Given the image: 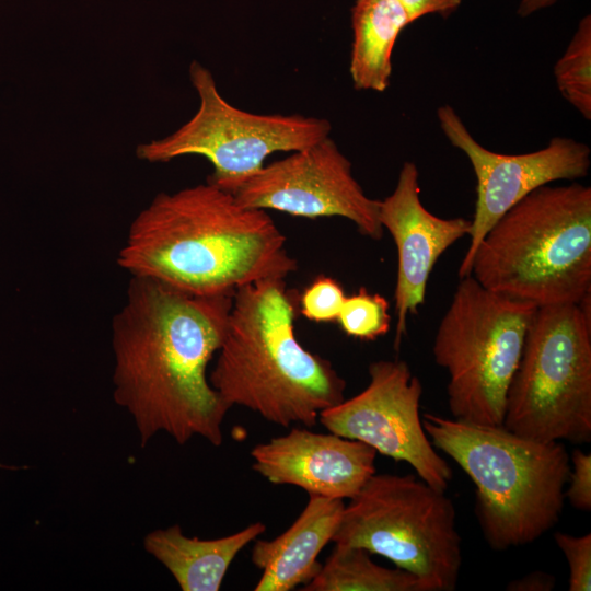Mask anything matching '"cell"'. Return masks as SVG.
<instances>
[{
	"instance_id": "cell-1",
	"label": "cell",
	"mask_w": 591,
	"mask_h": 591,
	"mask_svg": "<svg viewBox=\"0 0 591 591\" xmlns=\"http://www.w3.org/2000/svg\"><path fill=\"white\" fill-rule=\"evenodd\" d=\"M233 294L198 296L131 276L112 321L113 397L132 417L141 447L164 432L183 445L223 441L230 407L209 383Z\"/></svg>"
},
{
	"instance_id": "cell-2",
	"label": "cell",
	"mask_w": 591,
	"mask_h": 591,
	"mask_svg": "<svg viewBox=\"0 0 591 591\" xmlns=\"http://www.w3.org/2000/svg\"><path fill=\"white\" fill-rule=\"evenodd\" d=\"M116 262L131 276L198 296L233 294L298 269L266 210L208 182L158 194L130 223Z\"/></svg>"
},
{
	"instance_id": "cell-3",
	"label": "cell",
	"mask_w": 591,
	"mask_h": 591,
	"mask_svg": "<svg viewBox=\"0 0 591 591\" xmlns=\"http://www.w3.org/2000/svg\"><path fill=\"white\" fill-rule=\"evenodd\" d=\"M294 304L283 278L239 287L208 379L230 408L245 407L282 427H313L322 410L345 399L346 382L298 340Z\"/></svg>"
},
{
	"instance_id": "cell-4",
	"label": "cell",
	"mask_w": 591,
	"mask_h": 591,
	"mask_svg": "<svg viewBox=\"0 0 591 591\" xmlns=\"http://www.w3.org/2000/svg\"><path fill=\"white\" fill-rule=\"evenodd\" d=\"M433 447L450 456L476 488L475 513L495 551L528 545L559 521L570 455L560 441H537L503 426L425 413Z\"/></svg>"
},
{
	"instance_id": "cell-5",
	"label": "cell",
	"mask_w": 591,
	"mask_h": 591,
	"mask_svg": "<svg viewBox=\"0 0 591 591\" xmlns=\"http://www.w3.org/2000/svg\"><path fill=\"white\" fill-rule=\"evenodd\" d=\"M484 288L536 308L591 292V188L541 186L486 232L471 263Z\"/></svg>"
},
{
	"instance_id": "cell-6",
	"label": "cell",
	"mask_w": 591,
	"mask_h": 591,
	"mask_svg": "<svg viewBox=\"0 0 591 591\" xmlns=\"http://www.w3.org/2000/svg\"><path fill=\"white\" fill-rule=\"evenodd\" d=\"M590 296L536 309L506 397L502 426L537 441L591 440Z\"/></svg>"
},
{
	"instance_id": "cell-7",
	"label": "cell",
	"mask_w": 591,
	"mask_h": 591,
	"mask_svg": "<svg viewBox=\"0 0 591 591\" xmlns=\"http://www.w3.org/2000/svg\"><path fill=\"white\" fill-rule=\"evenodd\" d=\"M332 542L359 547L415 575L426 591H453L461 567L456 510L413 474H373L345 506Z\"/></svg>"
},
{
	"instance_id": "cell-8",
	"label": "cell",
	"mask_w": 591,
	"mask_h": 591,
	"mask_svg": "<svg viewBox=\"0 0 591 591\" xmlns=\"http://www.w3.org/2000/svg\"><path fill=\"white\" fill-rule=\"evenodd\" d=\"M536 306L460 279L437 328L433 358L449 375L453 418L502 426L506 397Z\"/></svg>"
},
{
	"instance_id": "cell-9",
	"label": "cell",
	"mask_w": 591,
	"mask_h": 591,
	"mask_svg": "<svg viewBox=\"0 0 591 591\" xmlns=\"http://www.w3.org/2000/svg\"><path fill=\"white\" fill-rule=\"evenodd\" d=\"M189 79L199 97L197 112L171 135L138 144V159L159 163L205 157L213 166L207 182L232 193L265 165L268 155L304 149L332 131L325 118L254 114L232 106L210 70L197 60L189 65Z\"/></svg>"
},
{
	"instance_id": "cell-10",
	"label": "cell",
	"mask_w": 591,
	"mask_h": 591,
	"mask_svg": "<svg viewBox=\"0 0 591 591\" xmlns=\"http://www.w3.org/2000/svg\"><path fill=\"white\" fill-rule=\"evenodd\" d=\"M368 371V386L322 410L320 422L332 433L360 441L376 453L409 464L420 479L445 491L453 472L424 429L419 412L420 380L403 360H378Z\"/></svg>"
},
{
	"instance_id": "cell-11",
	"label": "cell",
	"mask_w": 591,
	"mask_h": 591,
	"mask_svg": "<svg viewBox=\"0 0 591 591\" xmlns=\"http://www.w3.org/2000/svg\"><path fill=\"white\" fill-rule=\"evenodd\" d=\"M248 208L273 209L302 218L343 217L373 240L383 236L380 200L366 195L352 165L328 136L264 165L233 192Z\"/></svg>"
},
{
	"instance_id": "cell-12",
	"label": "cell",
	"mask_w": 591,
	"mask_h": 591,
	"mask_svg": "<svg viewBox=\"0 0 591 591\" xmlns=\"http://www.w3.org/2000/svg\"><path fill=\"white\" fill-rule=\"evenodd\" d=\"M437 118L445 138L467 157L476 176L471 240L457 271L461 279L471 275L473 255L493 224L532 190L555 181L587 176L591 149L584 142L557 136L540 150L502 154L482 146L451 105L439 106Z\"/></svg>"
},
{
	"instance_id": "cell-13",
	"label": "cell",
	"mask_w": 591,
	"mask_h": 591,
	"mask_svg": "<svg viewBox=\"0 0 591 591\" xmlns=\"http://www.w3.org/2000/svg\"><path fill=\"white\" fill-rule=\"evenodd\" d=\"M379 219L397 248L395 286V339L397 350L406 334L409 314L424 304L429 276L439 257L456 241L470 235L471 220L440 218L420 200L419 172L412 161L404 162L391 195L380 200Z\"/></svg>"
},
{
	"instance_id": "cell-14",
	"label": "cell",
	"mask_w": 591,
	"mask_h": 591,
	"mask_svg": "<svg viewBox=\"0 0 591 591\" xmlns=\"http://www.w3.org/2000/svg\"><path fill=\"white\" fill-rule=\"evenodd\" d=\"M252 468L275 485H293L310 496L351 499L376 473V451L335 433L294 428L256 444Z\"/></svg>"
},
{
	"instance_id": "cell-15",
	"label": "cell",
	"mask_w": 591,
	"mask_h": 591,
	"mask_svg": "<svg viewBox=\"0 0 591 591\" xmlns=\"http://www.w3.org/2000/svg\"><path fill=\"white\" fill-rule=\"evenodd\" d=\"M345 508L343 499L310 496L290 528L273 540H257L252 563L262 570L255 591H290L321 570L317 556L332 542Z\"/></svg>"
},
{
	"instance_id": "cell-16",
	"label": "cell",
	"mask_w": 591,
	"mask_h": 591,
	"mask_svg": "<svg viewBox=\"0 0 591 591\" xmlns=\"http://www.w3.org/2000/svg\"><path fill=\"white\" fill-rule=\"evenodd\" d=\"M265 530L264 523L255 522L228 536L201 540L186 536L174 524L148 533L143 547L183 591H218L236 555Z\"/></svg>"
},
{
	"instance_id": "cell-17",
	"label": "cell",
	"mask_w": 591,
	"mask_h": 591,
	"mask_svg": "<svg viewBox=\"0 0 591 591\" xmlns=\"http://www.w3.org/2000/svg\"><path fill=\"white\" fill-rule=\"evenodd\" d=\"M409 24V16L396 0L355 1L349 61L355 89L384 92L389 88L393 49Z\"/></svg>"
},
{
	"instance_id": "cell-18",
	"label": "cell",
	"mask_w": 591,
	"mask_h": 591,
	"mask_svg": "<svg viewBox=\"0 0 591 591\" xmlns=\"http://www.w3.org/2000/svg\"><path fill=\"white\" fill-rule=\"evenodd\" d=\"M359 547L335 544L318 573L304 591H426L422 582L401 568H386L371 560Z\"/></svg>"
},
{
	"instance_id": "cell-19",
	"label": "cell",
	"mask_w": 591,
	"mask_h": 591,
	"mask_svg": "<svg viewBox=\"0 0 591 591\" xmlns=\"http://www.w3.org/2000/svg\"><path fill=\"white\" fill-rule=\"evenodd\" d=\"M554 77L561 96L581 116L591 119V16L578 23L566 50L554 66Z\"/></svg>"
},
{
	"instance_id": "cell-20",
	"label": "cell",
	"mask_w": 591,
	"mask_h": 591,
	"mask_svg": "<svg viewBox=\"0 0 591 591\" xmlns=\"http://www.w3.org/2000/svg\"><path fill=\"white\" fill-rule=\"evenodd\" d=\"M387 300L366 288L346 297L337 321L343 332L361 340H374L385 335L391 325Z\"/></svg>"
},
{
	"instance_id": "cell-21",
	"label": "cell",
	"mask_w": 591,
	"mask_h": 591,
	"mask_svg": "<svg viewBox=\"0 0 591 591\" xmlns=\"http://www.w3.org/2000/svg\"><path fill=\"white\" fill-rule=\"evenodd\" d=\"M346 296L343 287L332 277L318 276L300 297V311L310 321H337Z\"/></svg>"
},
{
	"instance_id": "cell-22",
	"label": "cell",
	"mask_w": 591,
	"mask_h": 591,
	"mask_svg": "<svg viewBox=\"0 0 591 591\" xmlns=\"http://www.w3.org/2000/svg\"><path fill=\"white\" fill-rule=\"evenodd\" d=\"M555 543L568 564V590H591V534L571 535L557 532Z\"/></svg>"
},
{
	"instance_id": "cell-23",
	"label": "cell",
	"mask_w": 591,
	"mask_h": 591,
	"mask_svg": "<svg viewBox=\"0 0 591 591\" xmlns=\"http://www.w3.org/2000/svg\"><path fill=\"white\" fill-rule=\"evenodd\" d=\"M565 499L580 511L591 510V454L575 449L570 455V472Z\"/></svg>"
},
{
	"instance_id": "cell-24",
	"label": "cell",
	"mask_w": 591,
	"mask_h": 591,
	"mask_svg": "<svg viewBox=\"0 0 591 591\" xmlns=\"http://www.w3.org/2000/svg\"><path fill=\"white\" fill-rule=\"evenodd\" d=\"M406 11L412 23L428 14L448 18L454 13L463 0H396Z\"/></svg>"
},
{
	"instance_id": "cell-25",
	"label": "cell",
	"mask_w": 591,
	"mask_h": 591,
	"mask_svg": "<svg viewBox=\"0 0 591 591\" xmlns=\"http://www.w3.org/2000/svg\"><path fill=\"white\" fill-rule=\"evenodd\" d=\"M556 578L545 571H532L521 578L510 581L508 591H551L554 589Z\"/></svg>"
},
{
	"instance_id": "cell-26",
	"label": "cell",
	"mask_w": 591,
	"mask_h": 591,
	"mask_svg": "<svg viewBox=\"0 0 591 591\" xmlns=\"http://www.w3.org/2000/svg\"><path fill=\"white\" fill-rule=\"evenodd\" d=\"M557 0H520L517 14L521 18L530 16L543 9L554 5Z\"/></svg>"
}]
</instances>
